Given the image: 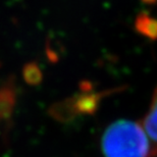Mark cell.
Segmentation results:
<instances>
[{
	"mask_svg": "<svg viewBox=\"0 0 157 157\" xmlns=\"http://www.w3.org/2000/svg\"><path fill=\"white\" fill-rule=\"evenodd\" d=\"M100 145L104 157H155L142 124L128 119H119L108 125Z\"/></svg>",
	"mask_w": 157,
	"mask_h": 157,
	"instance_id": "cell-1",
	"label": "cell"
},
{
	"mask_svg": "<svg viewBox=\"0 0 157 157\" xmlns=\"http://www.w3.org/2000/svg\"><path fill=\"white\" fill-rule=\"evenodd\" d=\"M141 124L152 144L154 155L157 157V87L153 94L149 111L147 112Z\"/></svg>",
	"mask_w": 157,
	"mask_h": 157,
	"instance_id": "cell-2",
	"label": "cell"
},
{
	"mask_svg": "<svg viewBox=\"0 0 157 157\" xmlns=\"http://www.w3.org/2000/svg\"><path fill=\"white\" fill-rule=\"evenodd\" d=\"M15 88L10 82L0 87V119L10 117L15 104Z\"/></svg>",
	"mask_w": 157,
	"mask_h": 157,
	"instance_id": "cell-3",
	"label": "cell"
},
{
	"mask_svg": "<svg viewBox=\"0 0 157 157\" xmlns=\"http://www.w3.org/2000/svg\"><path fill=\"white\" fill-rule=\"evenodd\" d=\"M135 29L139 34L150 40L157 39V20L145 12H142L137 17L135 21Z\"/></svg>",
	"mask_w": 157,
	"mask_h": 157,
	"instance_id": "cell-4",
	"label": "cell"
},
{
	"mask_svg": "<svg viewBox=\"0 0 157 157\" xmlns=\"http://www.w3.org/2000/svg\"><path fill=\"white\" fill-rule=\"evenodd\" d=\"M24 78L29 84L36 85L40 83L41 78H42V73L38 64H36L35 62H31V63L26 64V67H24L23 71Z\"/></svg>",
	"mask_w": 157,
	"mask_h": 157,
	"instance_id": "cell-5",
	"label": "cell"
},
{
	"mask_svg": "<svg viewBox=\"0 0 157 157\" xmlns=\"http://www.w3.org/2000/svg\"><path fill=\"white\" fill-rule=\"evenodd\" d=\"M142 1L147 3V4H152V3H155L157 0H142Z\"/></svg>",
	"mask_w": 157,
	"mask_h": 157,
	"instance_id": "cell-6",
	"label": "cell"
}]
</instances>
